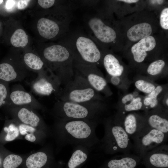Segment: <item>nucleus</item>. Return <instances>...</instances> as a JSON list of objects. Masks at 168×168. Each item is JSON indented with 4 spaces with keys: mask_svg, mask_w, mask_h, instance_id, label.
I'll list each match as a JSON object with an SVG mask.
<instances>
[{
    "mask_svg": "<svg viewBox=\"0 0 168 168\" xmlns=\"http://www.w3.org/2000/svg\"><path fill=\"white\" fill-rule=\"evenodd\" d=\"M98 123L86 120H59L58 135L63 145L82 146L90 149L100 140L96 133Z\"/></svg>",
    "mask_w": 168,
    "mask_h": 168,
    "instance_id": "1",
    "label": "nucleus"
},
{
    "mask_svg": "<svg viewBox=\"0 0 168 168\" xmlns=\"http://www.w3.org/2000/svg\"><path fill=\"white\" fill-rule=\"evenodd\" d=\"M44 57L50 64L51 73L64 86L73 78L74 58L68 48L64 44H54L46 47Z\"/></svg>",
    "mask_w": 168,
    "mask_h": 168,
    "instance_id": "2",
    "label": "nucleus"
},
{
    "mask_svg": "<svg viewBox=\"0 0 168 168\" xmlns=\"http://www.w3.org/2000/svg\"><path fill=\"white\" fill-rule=\"evenodd\" d=\"M64 44L70 50L74 62L97 66L102 61L104 51L89 36L74 34L66 38Z\"/></svg>",
    "mask_w": 168,
    "mask_h": 168,
    "instance_id": "3",
    "label": "nucleus"
},
{
    "mask_svg": "<svg viewBox=\"0 0 168 168\" xmlns=\"http://www.w3.org/2000/svg\"><path fill=\"white\" fill-rule=\"evenodd\" d=\"M110 16L99 12L88 16L86 20L89 36L104 51L113 48L118 37L115 23Z\"/></svg>",
    "mask_w": 168,
    "mask_h": 168,
    "instance_id": "4",
    "label": "nucleus"
},
{
    "mask_svg": "<svg viewBox=\"0 0 168 168\" xmlns=\"http://www.w3.org/2000/svg\"><path fill=\"white\" fill-rule=\"evenodd\" d=\"M54 108L59 120H83L98 123L104 109L100 101L77 103L59 100Z\"/></svg>",
    "mask_w": 168,
    "mask_h": 168,
    "instance_id": "5",
    "label": "nucleus"
},
{
    "mask_svg": "<svg viewBox=\"0 0 168 168\" xmlns=\"http://www.w3.org/2000/svg\"><path fill=\"white\" fill-rule=\"evenodd\" d=\"M103 122L105 133L99 144L100 149L108 154H130L133 145L124 128L115 120Z\"/></svg>",
    "mask_w": 168,
    "mask_h": 168,
    "instance_id": "6",
    "label": "nucleus"
},
{
    "mask_svg": "<svg viewBox=\"0 0 168 168\" xmlns=\"http://www.w3.org/2000/svg\"><path fill=\"white\" fill-rule=\"evenodd\" d=\"M73 79L64 86L58 96L59 100L84 103L102 100L99 93L95 90L86 79L74 70Z\"/></svg>",
    "mask_w": 168,
    "mask_h": 168,
    "instance_id": "7",
    "label": "nucleus"
},
{
    "mask_svg": "<svg viewBox=\"0 0 168 168\" xmlns=\"http://www.w3.org/2000/svg\"><path fill=\"white\" fill-rule=\"evenodd\" d=\"M168 134L147 127L133 139V149L141 158L149 151L166 143Z\"/></svg>",
    "mask_w": 168,
    "mask_h": 168,
    "instance_id": "8",
    "label": "nucleus"
},
{
    "mask_svg": "<svg viewBox=\"0 0 168 168\" xmlns=\"http://www.w3.org/2000/svg\"><path fill=\"white\" fill-rule=\"evenodd\" d=\"M74 68L96 91L103 92L106 95L110 94L107 82L97 66L74 61Z\"/></svg>",
    "mask_w": 168,
    "mask_h": 168,
    "instance_id": "9",
    "label": "nucleus"
},
{
    "mask_svg": "<svg viewBox=\"0 0 168 168\" xmlns=\"http://www.w3.org/2000/svg\"><path fill=\"white\" fill-rule=\"evenodd\" d=\"M61 85L58 79L52 73L43 74L38 77L32 84V90L36 93L42 96H49L57 93L59 95V87Z\"/></svg>",
    "mask_w": 168,
    "mask_h": 168,
    "instance_id": "10",
    "label": "nucleus"
},
{
    "mask_svg": "<svg viewBox=\"0 0 168 168\" xmlns=\"http://www.w3.org/2000/svg\"><path fill=\"white\" fill-rule=\"evenodd\" d=\"M142 158L156 168H168V147L166 144L159 146L146 152Z\"/></svg>",
    "mask_w": 168,
    "mask_h": 168,
    "instance_id": "11",
    "label": "nucleus"
},
{
    "mask_svg": "<svg viewBox=\"0 0 168 168\" xmlns=\"http://www.w3.org/2000/svg\"><path fill=\"white\" fill-rule=\"evenodd\" d=\"M37 27L40 35L48 39L54 38L60 31L67 34L69 29L68 27L60 26L56 21L44 17L39 20Z\"/></svg>",
    "mask_w": 168,
    "mask_h": 168,
    "instance_id": "12",
    "label": "nucleus"
},
{
    "mask_svg": "<svg viewBox=\"0 0 168 168\" xmlns=\"http://www.w3.org/2000/svg\"><path fill=\"white\" fill-rule=\"evenodd\" d=\"M156 44L155 38L151 35L134 44L131 48V51L134 60L138 63L143 62L147 55V52L154 49Z\"/></svg>",
    "mask_w": 168,
    "mask_h": 168,
    "instance_id": "13",
    "label": "nucleus"
},
{
    "mask_svg": "<svg viewBox=\"0 0 168 168\" xmlns=\"http://www.w3.org/2000/svg\"><path fill=\"white\" fill-rule=\"evenodd\" d=\"M120 125L132 139L147 127L145 118L133 113L126 115Z\"/></svg>",
    "mask_w": 168,
    "mask_h": 168,
    "instance_id": "14",
    "label": "nucleus"
},
{
    "mask_svg": "<svg viewBox=\"0 0 168 168\" xmlns=\"http://www.w3.org/2000/svg\"><path fill=\"white\" fill-rule=\"evenodd\" d=\"M152 26L147 22L135 24L127 30L126 35L128 40L133 42L140 40L151 36L152 32Z\"/></svg>",
    "mask_w": 168,
    "mask_h": 168,
    "instance_id": "15",
    "label": "nucleus"
},
{
    "mask_svg": "<svg viewBox=\"0 0 168 168\" xmlns=\"http://www.w3.org/2000/svg\"><path fill=\"white\" fill-rule=\"evenodd\" d=\"M102 62L106 71L110 76L120 77L123 74L124 67L113 54L104 51Z\"/></svg>",
    "mask_w": 168,
    "mask_h": 168,
    "instance_id": "16",
    "label": "nucleus"
},
{
    "mask_svg": "<svg viewBox=\"0 0 168 168\" xmlns=\"http://www.w3.org/2000/svg\"><path fill=\"white\" fill-rule=\"evenodd\" d=\"M118 158L111 159L107 164L108 168H135L140 157L137 155L123 154Z\"/></svg>",
    "mask_w": 168,
    "mask_h": 168,
    "instance_id": "17",
    "label": "nucleus"
},
{
    "mask_svg": "<svg viewBox=\"0 0 168 168\" xmlns=\"http://www.w3.org/2000/svg\"><path fill=\"white\" fill-rule=\"evenodd\" d=\"M145 118L147 126L168 134V120L158 113H154Z\"/></svg>",
    "mask_w": 168,
    "mask_h": 168,
    "instance_id": "18",
    "label": "nucleus"
},
{
    "mask_svg": "<svg viewBox=\"0 0 168 168\" xmlns=\"http://www.w3.org/2000/svg\"><path fill=\"white\" fill-rule=\"evenodd\" d=\"M10 98L14 105L18 106L30 105L36 102L30 94L21 89L13 90L10 94Z\"/></svg>",
    "mask_w": 168,
    "mask_h": 168,
    "instance_id": "19",
    "label": "nucleus"
},
{
    "mask_svg": "<svg viewBox=\"0 0 168 168\" xmlns=\"http://www.w3.org/2000/svg\"><path fill=\"white\" fill-rule=\"evenodd\" d=\"M17 116L23 124L34 128L38 125L40 121L39 117L32 110L25 107H22L18 110Z\"/></svg>",
    "mask_w": 168,
    "mask_h": 168,
    "instance_id": "20",
    "label": "nucleus"
},
{
    "mask_svg": "<svg viewBox=\"0 0 168 168\" xmlns=\"http://www.w3.org/2000/svg\"><path fill=\"white\" fill-rule=\"evenodd\" d=\"M47 160L46 153L39 152L31 154L27 158L26 165L28 168H41L46 164Z\"/></svg>",
    "mask_w": 168,
    "mask_h": 168,
    "instance_id": "21",
    "label": "nucleus"
},
{
    "mask_svg": "<svg viewBox=\"0 0 168 168\" xmlns=\"http://www.w3.org/2000/svg\"><path fill=\"white\" fill-rule=\"evenodd\" d=\"M21 78L10 64L6 63L0 64V79L10 82L16 81Z\"/></svg>",
    "mask_w": 168,
    "mask_h": 168,
    "instance_id": "22",
    "label": "nucleus"
},
{
    "mask_svg": "<svg viewBox=\"0 0 168 168\" xmlns=\"http://www.w3.org/2000/svg\"><path fill=\"white\" fill-rule=\"evenodd\" d=\"M28 41V36L25 31L21 29H18L14 32L10 39L12 45L17 47H25Z\"/></svg>",
    "mask_w": 168,
    "mask_h": 168,
    "instance_id": "23",
    "label": "nucleus"
},
{
    "mask_svg": "<svg viewBox=\"0 0 168 168\" xmlns=\"http://www.w3.org/2000/svg\"><path fill=\"white\" fill-rule=\"evenodd\" d=\"M24 60L27 66L35 70H41L44 65V63L41 59L32 53L26 54L24 56Z\"/></svg>",
    "mask_w": 168,
    "mask_h": 168,
    "instance_id": "24",
    "label": "nucleus"
},
{
    "mask_svg": "<svg viewBox=\"0 0 168 168\" xmlns=\"http://www.w3.org/2000/svg\"><path fill=\"white\" fill-rule=\"evenodd\" d=\"M22 161L21 156L14 154H10L6 156L3 161V168H16Z\"/></svg>",
    "mask_w": 168,
    "mask_h": 168,
    "instance_id": "25",
    "label": "nucleus"
},
{
    "mask_svg": "<svg viewBox=\"0 0 168 168\" xmlns=\"http://www.w3.org/2000/svg\"><path fill=\"white\" fill-rule=\"evenodd\" d=\"M165 65L164 60L162 59L155 60L149 65L147 69V72L150 75L156 76L161 72Z\"/></svg>",
    "mask_w": 168,
    "mask_h": 168,
    "instance_id": "26",
    "label": "nucleus"
},
{
    "mask_svg": "<svg viewBox=\"0 0 168 168\" xmlns=\"http://www.w3.org/2000/svg\"><path fill=\"white\" fill-rule=\"evenodd\" d=\"M136 88L139 91L146 94H149L153 91L156 86L152 83L143 79H139L135 83Z\"/></svg>",
    "mask_w": 168,
    "mask_h": 168,
    "instance_id": "27",
    "label": "nucleus"
},
{
    "mask_svg": "<svg viewBox=\"0 0 168 168\" xmlns=\"http://www.w3.org/2000/svg\"><path fill=\"white\" fill-rule=\"evenodd\" d=\"M124 110L126 112H130L142 109L143 103L140 97H134L129 103L124 105Z\"/></svg>",
    "mask_w": 168,
    "mask_h": 168,
    "instance_id": "28",
    "label": "nucleus"
},
{
    "mask_svg": "<svg viewBox=\"0 0 168 168\" xmlns=\"http://www.w3.org/2000/svg\"><path fill=\"white\" fill-rule=\"evenodd\" d=\"M4 130L7 133L5 137L7 141H11L15 140L19 135V129L15 124H10L8 127H5Z\"/></svg>",
    "mask_w": 168,
    "mask_h": 168,
    "instance_id": "29",
    "label": "nucleus"
},
{
    "mask_svg": "<svg viewBox=\"0 0 168 168\" xmlns=\"http://www.w3.org/2000/svg\"><path fill=\"white\" fill-rule=\"evenodd\" d=\"M160 23L161 27L168 29V8L166 7L161 11L160 16Z\"/></svg>",
    "mask_w": 168,
    "mask_h": 168,
    "instance_id": "30",
    "label": "nucleus"
},
{
    "mask_svg": "<svg viewBox=\"0 0 168 168\" xmlns=\"http://www.w3.org/2000/svg\"><path fill=\"white\" fill-rule=\"evenodd\" d=\"M19 130L21 135H24L28 134V133H33L35 131V129L30 126L22 124L19 125Z\"/></svg>",
    "mask_w": 168,
    "mask_h": 168,
    "instance_id": "31",
    "label": "nucleus"
},
{
    "mask_svg": "<svg viewBox=\"0 0 168 168\" xmlns=\"http://www.w3.org/2000/svg\"><path fill=\"white\" fill-rule=\"evenodd\" d=\"M7 95V89L4 85L0 83V106L5 103V99Z\"/></svg>",
    "mask_w": 168,
    "mask_h": 168,
    "instance_id": "32",
    "label": "nucleus"
},
{
    "mask_svg": "<svg viewBox=\"0 0 168 168\" xmlns=\"http://www.w3.org/2000/svg\"><path fill=\"white\" fill-rule=\"evenodd\" d=\"M143 103L145 106L153 108L157 105L158 101L157 99H152L147 96L144 99Z\"/></svg>",
    "mask_w": 168,
    "mask_h": 168,
    "instance_id": "33",
    "label": "nucleus"
},
{
    "mask_svg": "<svg viewBox=\"0 0 168 168\" xmlns=\"http://www.w3.org/2000/svg\"><path fill=\"white\" fill-rule=\"evenodd\" d=\"M38 2L39 5L44 9L49 8L53 6L55 2L54 0H39Z\"/></svg>",
    "mask_w": 168,
    "mask_h": 168,
    "instance_id": "34",
    "label": "nucleus"
},
{
    "mask_svg": "<svg viewBox=\"0 0 168 168\" xmlns=\"http://www.w3.org/2000/svg\"><path fill=\"white\" fill-rule=\"evenodd\" d=\"M163 90L161 86H158L151 92L149 93L147 96L153 99H157V97Z\"/></svg>",
    "mask_w": 168,
    "mask_h": 168,
    "instance_id": "35",
    "label": "nucleus"
},
{
    "mask_svg": "<svg viewBox=\"0 0 168 168\" xmlns=\"http://www.w3.org/2000/svg\"><path fill=\"white\" fill-rule=\"evenodd\" d=\"M30 0H21L18 1L17 7L19 9L22 10L25 9L27 6Z\"/></svg>",
    "mask_w": 168,
    "mask_h": 168,
    "instance_id": "36",
    "label": "nucleus"
},
{
    "mask_svg": "<svg viewBox=\"0 0 168 168\" xmlns=\"http://www.w3.org/2000/svg\"><path fill=\"white\" fill-rule=\"evenodd\" d=\"M134 97V96L133 94L129 93L124 96L122 99L121 102L124 105L127 104L129 101H131Z\"/></svg>",
    "mask_w": 168,
    "mask_h": 168,
    "instance_id": "37",
    "label": "nucleus"
},
{
    "mask_svg": "<svg viewBox=\"0 0 168 168\" xmlns=\"http://www.w3.org/2000/svg\"><path fill=\"white\" fill-rule=\"evenodd\" d=\"M110 76V81L111 83L114 85L117 86L119 85L120 82L119 77Z\"/></svg>",
    "mask_w": 168,
    "mask_h": 168,
    "instance_id": "38",
    "label": "nucleus"
},
{
    "mask_svg": "<svg viewBox=\"0 0 168 168\" xmlns=\"http://www.w3.org/2000/svg\"><path fill=\"white\" fill-rule=\"evenodd\" d=\"M15 1L12 0H7L5 4V7L7 10H10L14 6Z\"/></svg>",
    "mask_w": 168,
    "mask_h": 168,
    "instance_id": "39",
    "label": "nucleus"
},
{
    "mask_svg": "<svg viewBox=\"0 0 168 168\" xmlns=\"http://www.w3.org/2000/svg\"><path fill=\"white\" fill-rule=\"evenodd\" d=\"M25 139L30 142H34L36 140V137L33 133H28L26 135Z\"/></svg>",
    "mask_w": 168,
    "mask_h": 168,
    "instance_id": "40",
    "label": "nucleus"
},
{
    "mask_svg": "<svg viewBox=\"0 0 168 168\" xmlns=\"http://www.w3.org/2000/svg\"><path fill=\"white\" fill-rule=\"evenodd\" d=\"M118 1L129 4V3H135L138 2L139 1L137 0H118Z\"/></svg>",
    "mask_w": 168,
    "mask_h": 168,
    "instance_id": "41",
    "label": "nucleus"
},
{
    "mask_svg": "<svg viewBox=\"0 0 168 168\" xmlns=\"http://www.w3.org/2000/svg\"><path fill=\"white\" fill-rule=\"evenodd\" d=\"M166 105L167 106H168V98H166Z\"/></svg>",
    "mask_w": 168,
    "mask_h": 168,
    "instance_id": "42",
    "label": "nucleus"
},
{
    "mask_svg": "<svg viewBox=\"0 0 168 168\" xmlns=\"http://www.w3.org/2000/svg\"><path fill=\"white\" fill-rule=\"evenodd\" d=\"M3 2L2 0H0V4H1Z\"/></svg>",
    "mask_w": 168,
    "mask_h": 168,
    "instance_id": "43",
    "label": "nucleus"
}]
</instances>
